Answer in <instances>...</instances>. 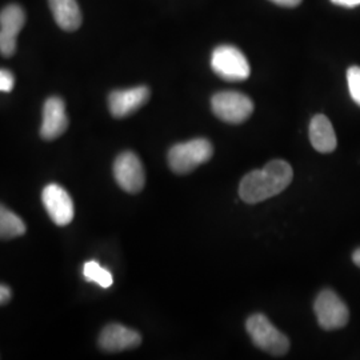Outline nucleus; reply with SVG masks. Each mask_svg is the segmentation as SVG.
I'll return each instance as SVG.
<instances>
[{
	"label": "nucleus",
	"instance_id": "a211bd4d",
	"mask_svg": "<svg viewBox=\"0 0 360 360\" xmlns=\"http://www.w3.org/2000/svg\"><path fill=\"white\" fill-rule=\"evenodd\" d=\"M15 84V77L13 72L8 70H0V91L1 92H11Z\"/></svg>",
	"mask_w": 360,
	"mask_h": 360
},
{
	"label": "nucleus",
	"instance_id": "4be33fe9",
	"mask_svg": "<svg viewBox=\"0 0 360 360\" xmlns=\"http://www.w3.org/2000/svg\"><path fill=\"white\" fill-rule=\"evenodd\" d=\"M352 260H354V263H355L358 267H360V248H358V250L354 252Z\"/></svg>",
	"mask_w": 360,
	"mask_h": 360
},
{
	"label": "nucleus",
	"instance_id": "9b49d317",
	"mask_svg": "<svg viewBox=\"0 0 360 360\" xmlns=\"http://www.w3.org/2000/svg\"><path fill=\"white\" fill-rule=\"evenodd\" d=\"M68 127V117L65 114V102L51 96L46 101L43 108V123L40 127V136L46 141H53L63 135Z\"/></svg>",
	"mask_w": 360,
	"mask_h": 360
},
{
	"label": "nucleus",
	"instance_id": "39448f33",
	"mask_svg": "<svg viewBox=\"0 0 360 360\" xmlns=\"http://www.w3.org/2000/svg\"><path fill=\"white\" fill-rule=\"evenodd\" d=\"M211 107L220 120L239 124L245 122L254 111L252 101L236 91H221L212 96Z\"/></svg>",
	"mask_w": 360,
	"mask_h": 360
},
{
	"label": "nucleus",
	"instance_id": "423d86ee",
	"mask_svg": "<svg viewBox=\"0 0 360 360\" xmlns=\"http://www.w3.org/2000/svg\"><path fill=\"white\" fill-rule=\"evenodd\" d=\"M314 309L319 326L326 331L343 328L349 319L346 303L333 290H323L315 299Z\"/></svg>",
	"mask_w": 360,
	"mask_h": 360
},
{
	"label": "nucleus",
	"instance_id": "2eb2a0df",
	"mask_svg": "<svg viewBox=\"0 0 360 360\" xmlns=\"http://www.w3.org/2000/svg\"><path fill=\"white\" fill-rule=\"evenodd\" d=\"M26 232V224L13 211L0 205V239H13Z\"/></svg>",
	"mask_w": 360,
	"mask_h": 360
},
{
	"label": "nucleus",
	"instance_id": "f8f14e48",
	"mask_svg": "<svg viewBox=\"0 0 360 360\" xmlns=\"http://www.w3.org/2000/svg\"><path fill=\"white\" fill-rule=\"evenodd\" d=\"M142 343V336L129 327L112 323L104 327L99 336V346L107 352H120L138 347Z\"/></svg>",
	"mask_w": 360,
	"mask_h": 360
},
{
	"label": "nucleus",
	"instance_id": "412c9836",
	"mask_svg": "<svg viewBox=\"0 0 360 360\" xmlns=\"http://www.w3.org/2000/svg\"><path fill=\"white\" fill-rule=\"evenodd\" d=\"M271 1H274L275 4L282 6V7H296L302 3V0H271Z\"/></svg>",
	"mask_w": 360,
	"mask_h": 360
},
{
	"label": "nucleus",
	"instance_id": "f03ea898",
	"mask_svg": "<svg viewBox=\"0 0 360 360\" xmlns=\"http://www.w3.org/2000/svg\"><path fill=\"white\" fill-rule=\"evenodd\" d=\"M212 154V144L207 139H193L171 147L168 151V165L175 174L184 175L208 162Z\"/></svg>",
	"mask_w": 360,
	"mask_h": 360
},
{
	"label": "nucleus",
	"instance_id": "ddd939ff",
	"mask_svg": "<svg viewBox=\"0 0 360 360\" xmlns=\"http://www.w3.org/2000/svg\"><path fill=\"white\" fill-rule=\"evenodd\" d=\"M309 141L312 147L322 154L333 153L336 148V135L330 119L326 115H315L309 123Z\"/></svg>",
	"mask_w": 360,
	"mask_h": 360
},
{
	"label": "nucleus",
	"instance_id": "7ed1b4c3",
	"mask_svg": "<svg viewBox=\"0 0 360 360\" xmlns=\"http://www.w3.org/2000/svg\"><path fill=\"white\" fill-rule=\"evenodd\" d=\"M245 328L254 345L274 356L284 355L290 348L288 338L281 333L263 314L250 316L245 322Z\"/></svg>",
	"mask_w": 360,
	"mask_h": 360
},
{
	"label": "nucleus",
	"instance_id": "4468645a",
	"mask_svg": "<svg viewBox=\"0 0 360 360\" xmlns=\"http://www.w3.org/2000/svg\"><path fill=\"white\" fill-rule=\"evenodd\" d=\"M58 26L65 31H75L82 25V13L77 0H49Z\"/></svg>",
	"mask_w": 360,
	"mask_h": 360
},
{
	"label": "nucleus",
	"instance_id": "0eeeda50",
	"mask_svg": "<svg viewBox=\"0 0 360 360\" xmlns=\"http://www.w3.org/2000/svg\"><path fill=\"white\" fill-rule=\"evenodd\" d=\"M114 176L117 184L129 193L142 191L146 183V174L141 159L131 153H122L114 163Z\"/></svg>",
	"mask_w": 360,
	"mask_h": 360
},
{
	"label": "nucleus",
	"instance_id": "1a4fd4ad",
	"mask_svg": "<svg viewBox=\"0 0 360 360\" xmlns=\"http://www.w3.org/2000/svg\"><path fill=\"white\" fill-rule=\"evenodd\" d=\"M43 205L46 207L52 221L58 226H67L75 215V207L71 196L59 184L51 183L46 186L41 193Z\"/></svg>",
	"mask_w": 360,
	"mask_h": 360
},
{
	"label": "nucleus",
	"instance_id": "aec40b11",
	"mask_svg": "<svg viewBox=\"0 0 360 360\" xmlns=\"http://www.w3.org/2000/svg\"><path fill=\"white\" fill-rule=\"evenodd\" d=\"M336 6L347 7V8H354L356 6H360V0H331Z\"/></svg>",
	"mask_w": 360,
	"mask_h": 360
},
{
	"label": "nucleus",
	"instance_id": "dca6fc26",
	"mask_svg": "<svg viewBox=\"0 0 360 360\" xmlns=\"http://www.w3.org/2000/svg\"><path fill=\"white\" fill-rule=\"evenodd\" d=\"M83 275L89 282L99 284L102 288H108L114 283L111 272L103 269L95 260H90L83 266Z\"/></svg>",
	"mask_w": 360,
	"mask_h": 360
},
{
	"label": "nucleus",
	"instance_id": "9d476101",
	"mask_svg": "<svg viewBox=\"0 0 360 360\" xmlns=\"http://www.w3.org/2000/svg\"><path fill=\"white\" fill-rule=\"evenodd\" d=\"M150 99V89L146 86L129 90L112 91L108 96V107L114 117L122 119L134 114Z\"/></svg>",
	"mask_w": 360,
	"mask_h": 360
},
{
	"label": "nucleus",
	"instance_id": "6e6552de",
	"mask_svg": "<svg viewBox=\"0 0 360 360\" xmlns=\"http://www.w3.org/2000/svg\"><path fill=\"white\" fill-rule=\"evenodd\" d=\"M26 22V13L18 4H10L0 11V53L11 58L16 51V39Z\"/></svg>",
	"mask_w": 360,
	"mask_h": 360
},
{
	"label": "nucleus",
	"instance_id": "20e7f679",
	"mask_svg": "<svg viewBox=\"0 0 360 360\" xmlns=\"http://www.w3.org/2000/svg\"><path fill=\"white\" fill-rule=\"evenodd\" d=\"M211 67L218 77L229 82H242L250 77V65L245 53L233 46H219L211 56Z\"/></svg>",
	"mask_w": 360,
	"mask_h": 360
},
{
	"label": "nucleus",
	"instance_id": "f257e3e1",
	"mask_svg": "<svg viewBox=\"0 0 360 360\" xmlns=\"http://www.w3.org/2000/svg\"><path fill=\"white\" fill-rule=\"evenodd\" d=\"M292 168L285 160H271L262 169L251 171L239 186V196L248 205L260 203L284 191L292 181Z\"/></svg>",
	"mask_w": 360,
	"mask_h": 360
},
{
	"label": "nucleus",
	"instance_id": "f3484780",
	"mask_svg": "<svg viewBox=\"0 0 360 360\" xmlns=\"http://www.w3.org/2000/svg\"><path fill=\"white\" fill-rule=\"evenodd\" d=\"M347 83L352 101L360 107V67L352 65L348 68Z\"/></svg>",
	"mask_w": 360,
	"mask_h": 360
},
{
	"label": "nucleus",
	"instance_id": "6ab92c4d",
	"mask_svg": "<svg viewBox=\"0 0 360 360\" xmlns=\"http://www.w3.org/2000/svg\"><path fill=\"white\" fill-rule=\"evenodd\" d=\"M11 299V290L7 285L0 284V304L7 303Z\"/></svg>",
	"mask_w": 360,
	"mask_h": 360
}]
</instances>
